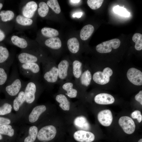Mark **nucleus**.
I'll list each match as a JSON object with an SVG mask.
<instances>
[{
    "mask_svg": "<svg viewBox=\"0 0 142 142\" xmlns=\"http://www.w3.org/2000/svg\"><path fill=\"white\" fill-rule=\"evenodd\" d=\"M82 15V13L81 12H77L74 13L73 15V17L74 18L76 17L79 18L81 17Z\"/></svg>",
    "mask_w": 142,
    "mask_h": 142,
    "instance_id": "obj_43",
    "label": "nucleus"
},
{
    "mask_svg": "<svg viewBox=\"0 0 142 142\" xmlns=\"http://www.w3.org/2000/svg\"><path fill=\"white\" fill-rule=\"evenodd\" d=\"M45 45L53 49H58L62 46V42L58 37L50 38L46 40L45 42Z\"/></svg>",
    "mask_w": 142,
    "mask_h": 142,
    "instance_id": "obj_24",
    "label": "nucleus"
},
{
    "mask_svg": "<svg viewBox=\"0 0 142 142\" xmlns=\"http://www.w3.org/2000/svg\"><path fill=\"white\" fill-rule=\"evenodd\" d=\"M41 32L44 36L50 38L57 36L59 34L57 30L48 27H44L42 28L41 29Z\"/></svg>",
    "mask_w": 142,
    "mask_h": 142,
    "instance_id": "obj_29",
    "label": "nucleus"
},
{
    "mask_svg": "<svg viewBox=\"0 0 142 142\" xmlns=\"http://www.w3.org/2000/svg\"><path fill=\"white\" fill-rule=\"evenodd\" d=\"M74 123L75 127L80 130L87 131L90 129L89 123L86 118L83 116L76 117L74 119Z\"/></svg>",
    "mask_w": 142,
    "mask_h": 142,
    "instance_id": "obj_18",
    "label": "nucleus"
},
{
    "mask_svg": "<svg viewBox=\"0 0 142 142\" xmlns=\"http://www.w3.org/2000/svg\"><path fill=\"white\" fill-rule=\"evenodd\" d=\"M60 86L66 92V94L69 97L74 98L77 97L78 93L77 88L78 86L75 81L69 80L62 82Z\"/></svg>",
    "mask_w": 142,
    "mask_h": 142,
    "instance_id": "obj_11",
    "label": "nucleus"
},
{
    "mask_svg": "<svg viewBox=\"0 0 142 142\" xmlns=\"http://www.w3.org/2000/svg\"><path fill=\"white\" fill-rule=\"evenodd\" d=\"M47 142L44 141V142Z\"/></svg>",
    "mask_w": 142,
    "mask_h": 142,
    "instance_id": "obj_49",
    "label": "nucleus"
},
{
    "mask_svg": "<svg viewBox=\"0 0 142 142\" xmlns=\"http://www.w3.org/2000/svg\"><path fill=\"white\" fill-rule=\"evenodd\" d=\"M35 54L26 52H23L20 53L18 56V60L20 64L42 63L44 60L40 59L41 58L38 57L37 55Z\"/></svg>",
    "mask_w": 142,
    "mask_h": 142,
    "instance_id": "obj_12",
    "label": "nucleus"
},
{
    "mask_svg": "<svg viewBox=\"0 0 142 142\" xmlns=\"http://www.w3.org/2000/svg\"><path fill=\"white\" fill-rule=\"evenodd\" d=\"M11 122L10 120L7 118L0 117V126L9 124Z\"/></svg>",
    "mask_w": 142,
    "mask_h": 142,
    "instance_id": "obj_41",
    "label": "nucleus"
},
{
    "mask_svg": "<svg viewBox=\"0 0 142 142\" xmlns=\"http://www.w3.org/2000/svg\"><path fill=\"white\" fill-rule=\"evenodd\" d=\"M81 1V0H69V2L71 3L72 4H77Z\"/></svg>",
    "mask_w": 142,
    "mask_h": 142,
    "instance_id": "obj_45",
    "label": "nucleus"
},
{
    "mask_svg": "<svg viewBox=\"0 0 142 142\" xmlns=\"http://www.w3.org/2000/svg\"><path fill=\"white\" fill-rule=\"evenodd\" d=\"M113 11L114 13L122 16L128 17L130 15V13L126 8L118 5L114 7Z\"/></svg>",
    "mask_w": 142,
    "mask_h": 142,
    "instance_id": "obj_37",
    "label": "nucleus"
},
{
    "mask_svg": "<svg viewBox=\"0 0 142 142\" xmlns=\"http://www.w3.org/2000/svg\"><path fill=\"white\" fill-rule=\"evenodd\" d=\"M104 1L103 0H88L87 4L92 9H96L99 8Z\"/></svg>",
    "mask_w": 142,
    "mask_h": 142,
    "instance_id": "obj_38",
    "label": "nucleus"
},
{
    "mask_svg": "<svg viewBox=\"0 0 142 142\" xmlns=\"http://www.w3.org/2000/svg\"><path fill=\"white\" fill-rule=\"evenodd\" d=\"M38 129L36 126L30 127L29 130V135L25 139L24 142H34L37 136Z\"/></svg>",
    "mask_w": 142,
    "mask_h": 142,
    "instance_id": "obj_28",
    "label": "nucleus"
},
{
    "mask_svg": "<svg viewBox=\"0 0 142 142\" xmlns=\"http://www.w3.org/2000/svg\"><path fill=\"white\" fill-rule=\"evenodd\" d=\"M0 16L2 20L6 22L12 19L14 17V14L12 11L10 10L2 11L0 13Z\"/></svg>",
    "mask_w": 142,
    "mask_h": 142,
    "instance_id": "obj_34",
    "label": "nucleus"
},
{
    "mask_svg": "<svg viewBox=\"0 0 142 142\" xmlns=\"http://www.w3.org/2000/svg\"><path fill=\"white\" fill-rule=\"evenodd\" d=\"M37 5L34 1L28 2L23 7L22 10V13L24 17L30 18L34 16L37 9Z\"/></svg>",
    "mask_w": 142,
    "mask_h": 142,
    "instance_id": "obj_17",
    "label": "nucleus"
},
{
    "mask_svg": "<svg viewBox=\"0 0 142 142\" xmlns=\"http://www.w3.org/2000/svg\"><path fill=\"white\" fill-rule=\"evenodd\" d=\"M16 96L13 102V107L14 110L16 111H18L20 107L25 102L24 87Z\"/></svg>",
    "mask_w": 142,
    "mask_h": 142,
    "instance_id": "obj_22",
    "label": "nucleus"
},
{
    "mask_svg": "<svg viewBox=\"0 0 142 142\" xmlns=\"http://www.w3.org/2000/svg\"><path fill=\"white\" fill-rule=\"evenodd\" d=\"M94 31V28L92 25L89 24L83 27L80 33V37L83 40L88 39L91 36Z\"/></svg>",
    "mask_w": 142,
    "mask_h": 142,
    "instance_id": "obj_25",
    "label": "nucleus"
},
{
    "mask_svg": "<svg viewBox=\"0 0 142 142\" xmlns=\"http://www.w3.org/2000/svg\"><path fill=\"white\" fill-rule=\"evenodd\" d=\"M13 62V60L8 59L5 62L0 64V90L3 89L8 80L10 68Z\"/></svg>",
    "mask_w": 142,
    "mask_h": 142,
    "instance_id": "obj_9",
    "label": "nucleus"
},
{
    "mask_svg": "<svg viewBox=\"0 0 142 142\" xmlns=\"http://www.w3.org/2000/svg\"><path fill=\"white\" fill-rule=\"evenodd\" d=\"M67 45L69 50L72 53L76 54L79 51V43L75 37L69 39L67 42Z\"/></svg>",
    "mask_w": 142,
    "mask_h": 142,
    "instance_id": "obj_26",
    "label": "nucleus"
},
{
    "mask_svg": "<svg viewBox=\"0 0 142 142\" xmlns=\"http://www.w3.org/2000/svg\"><path fill=\"white\" fill-rule=\"evenodd\" d=\"M39 7L38 9V12L39 15L42 17H45L47 15L49 11V8L45 3L42 2L39 4Z\"/></svg>",
    "mask_w": 142,
    "mask_h": 142,
    "instance_id": "obj_32",
    "label": "nucleus"
},
{
    "mask_svg": "<svg viewBox=\"0 0 142 142\" xmlns=\"http://www.w3.org/2000/svg\"><path fill=\"white\" fill-rule=\"evenodd\" d=\"M25 82L20 78L16 65H13L11 72L3 90L9 96H16L24 87Z\"/></svg>",
    "mask_w": 142,
    "mask_h": 142,
    "instance_id": "obj_1",
    "label": "nucleus"
},
{
    "mask_svg": "<svg viewBox=\"0 0 142 142\" xmlns=\"http://www.w3.org/2000/svg\"><path fill=\"white\" fill-rule=\"evenodd\" d=\"M42 63V78L45 86H53L59 81L57 65L48 59H44Z\"/></svg>",
    "mask_w": 142,
    "mask_h": 142,
    "instance_id": "obj_2",
    "label": "nucleus"
},
{
    "mask_svg": "<svg viewBox=\"0 0 142 142\" xmlns=\"http://www.w3.org/2000/svg\"><path fill=\"white\" fill-rule=\"evenodd\" d=\"M132 40L135 43V48L136 50H140L142 49V35L139 33H135L132 37Z\"/></svg>",
    "mask_w": 142,
    "mask_h": 142,
    "instance_id": "obj_30",
    "label": "nucleus"
},
{
    "mask_svg": "<svg viewBox=\"0 0 142 142\" xmlns=\"http://www.w3.org/2000/svg\"><path fill=\"white\" fill-rule=\"evenodd\" d=\"M5 37L4 32L0 29V42L3 40Z\"/></svg>",
    "mask_w": 142,
    "mask_h": 142,
    "instance_id": "obj_44",
    "label": "nucleus"
},
{
    "mask_svg": "<svg viewBox=\"0 0 142 142\" xmlns=\"http://www.w3.org/2000/svg\"><path fill=\"white\" fill-rule=\"evenodd\" d=\"M2 139V135L0 134V140H1Z\"/></svg>",
    "mask_w": 142,
    "mask_h": 142,
    "instance_id": "obj_47",
    "label": "nucleus"
},
{
    "mask_svg": "<svg viewBox=\"0 0 142 142\" xmlns=\"http://www.w3.org/2000/svg\"><path fill=\"white\" fill-rule=\"evenodd\" d=\"M0 134L12 136L14 134V130L10 125H5L0 126Z\"/></svg>",
    "mask_w": 142,
    "mask_h": 142,
    "instance_id": "obj_31",
    "label": "nucleus"
},
{
    "mask_svg": "<svg viewBox=\"0 0 142 142\" xmlns=\"http://www.w3.org/2000/svg\"><path fill=\"white\" fill-rule=\"evenodd\" d=\"M12 43L15 45L22 49H25L28 46V44L26 40L24 38L14 35L11 38Z\"/></svg>",
    "mask_w": 142,
    "mask_h": 142,
    "instance_id": "obj_27",
    "label": "nucleus"
},
{
    "mask_svg": "<svg viewBox=\"0 0 142 142\" xmlns=\"http://www.w3.org/2000/svg\"><path fill=\"white\" fill-rule=\"evenodd\" d=\"M3 4L2 3H0V10L3 7Z\"/></svg>",
    "mask_w": 142,
    "mask_h": 142,
    "instance_id": "obj_46",
    "label": "nucleus"
},
{
    "mask_svg": "<svg viewBox=\"0 0 142 142\" xmlns=\"http://www.w3.org/2000/svg\"><path fill=\"white\" fill-rule=\"evenodd\" d=\"M47 4L55 13L58 14L60 13V8L57 0H48Z\"/></svg>",
    "mask_w": 142,
    "mask_h": 142,
    "instance_id": "obj_36",
    "label": "nucleus"
},
{
    "mask_svg": "<svg viewBox=\"0 0 142 142\" xmlns=\"http://www.w3.org/2000/svg\"><path fill=\"white\" fill-rule=\"evenodd\" d=\"M118 123L125 133L130 134L134 131L135 124L133 120L130 117L127 116H122L119 118Z\"/></svg>",
    "mask_w": 142,
    "mask_h": 142,
    "instance_id": "obj_10",
    "label": "nucleus"
},
{
    "mask_svg": "<svg viewBox=\"0 0 142 142\" xmlns=\"http://www.w3.org/2000/svg\"><path fill=\"white\" fill-rule=\"evenodd\" d=\"M57 67L59 80L62 81L70 80V78L73 76L72 63H70L67 60H63L57 65Z\"/></svg>",
    "mask_w": 142,
    "mask_h": 142,
    "instance_id": "obj_5",
    "label": "nucleus"
},
{
    "mask_svg": "<svg viewBox=\"0 0 142 142\" xmlns=\"http://www.w3.org/2000/svg\"><path fill=\"white\" fill-rule=\"evenodd\" d=\"M138 142H142V139H140Z\"/></svg>",
    "mask_w": 142,
    "mask_h": 142,
    "instance_id": "obj_48",
    "label": "nucleus"
},
{
    "mask_svg": "<svg viewBox=\"0 0 142 142\" xmlns=\"http://www.w3.org/2000/svg\"><path fill=\"white\" fill-rule=\"evenodd\" d=\"M135 99L142 105V91H140L135 97Z\"/></svg>",
    "mask_w": 142,
    "mask_h": 142,
    "instance_id": "obj_42",
    "label": "nucleus"
},
{
    "mask_svg": "<svg viewBox=\"0 0 142 142\" xmlns=\"http://www.w3.org/2000/svg\"><path fill=\"white\" fill-rule=\"evenodd\" d=\"M73 137L76 140L79 142H92L95 138V136L92 133L83 130L75 131Z\"/></svg>",
    "mask_w": 142,
    "mask_h": 142,
    "instance_id": "obj_14",
    "label": "nucleus"
},
{
    "mask_svg": "<svg viewBox=\"0 0 142 142\" xmlns=\"http://www.w3.org/2000/svg\"><path fill=\"white\" fill-rule=\"evenodd\" d=\"M9 56V52L7 48L0 45V64L6 61Z\"/></svg>",
    "mask_w": 142,
    "mask_h": 142,
    "instance_id": "obj_33",
    "label": "nucleus"
},
{
    "mask_svg": "<svg viewBox=\"0 0 142 142\" xmlns=\"http://www.w3.org/2000/svg\"><path fill=\"white\" fill-rule=\"evenodd\" d=\"M16 20L18 23L24 26H30L33 22V20L31 18L26 17L21 15L17 16Z\"/></svg>",
    "mask_w": 142,
    "mask_h": 142,
    "instance_id": "obj_35",
    "label": "nucleus"
},
{
    "mask_svg": "<svg viewBox=\"0 0 142 142\" xmlns=\"http://www.w3.org/2000/svg\"><path fill=\"white\" fill-rule=\"evenodd\" d=\"M46 110V106L44 105H39L34 107L29 116V121L32 123L36 122L40 115Z\"/></svg>",
    "mask_w": 142,
    "mask_h": 142,
    "instance_id": "obj_19",
    "label": "nucleus"
},
{
    "mask_svg": "<svg viewBox=\"0 0 142 142\" xmlns=\"http://www.w3.org/2000/svg\"><path fill=\"white\" fill-rule=\"evenodd\" d=\"M94 100L97 104L102 105L111 104L114 103L115 99L111 95L106 93H101L95 96Z\"/></svg>",
    "mask_w": 142,
    "mask_h": 142,
    "instance_id": "obj_16",
    "label": "nucleus"
},
{
    "mask_svg": "<svg viewBox=\"0 0 142 142\" xmlns=\"http://www.w3.org/2000/svg\"><path fill=\"white\" fill-rule=\"evenodd\" d=\"M82 65V63L77 60H74L72 63V73L75 81L79 79L83 72Z\"/></svg>",
    "mask_w": 142,
    "mask_h": 142,
    "instance_id": "obj_21",
    "label": "nucleus"
},
{
    "mask_svg": "<svg viewBox=\"0 0 142 142\" xmlns=\"http://www.w3.org/2000/svg\"><path fill=\"white\" fill-rule=\"evenodd\" d=\"M97 118L100 124L105 126H110L113 120L112 113L109 109H105L100 111L98 114Z\"/></svg>",
    "mask_w": 142,
    "mask_h": 142,
    "instance_id": "obj_15",
    "label": "nucleus"
},
{
    "mask_svg": "<svg viewBox=\"0 0 142 142\" xmlns=\"http://www.w3.org/2000/svg\"><path fill=\"white\" fill-rule=\"evenodd\" d=\"M120 44V40L115 38L104 42L97 45L96 48L97 52L100 53H107L110 52L112 48L114 49L118 48Z\"/></svg>",
    "mask_w": 142,
    "mask_h": 142,
    "instance_id": "obj_8",
    "label": "nucleus"
},
{
    "mask_svg": "<svg viewBox=\"0 0 142 142\" xmlns=\"http://www.w3.org/2000/svg\"><path fill=\"white\" fill-rule=\"evenodd\" d=\"M56 100L59 103V107L63 110L68 111L70 108V103L67 97L64 94H60L55 97Z\"/></svg>",
    "mask_w": 142,
    "mask_h": 142,
    "instance_id": "obj_23",
    "label": "nucleus"
},
{
    "mask_svg": "<svg viewBox=\"0 0 142 142\" xmlns=\"http://www.w3.org/2000/svg\"><path fill=\"white\" fill-rule=\"evenodd\" d=\"M126 75L128 79L134 84L142 85V73L141 71L135 68H131L128 71Z\"/></svg>",
    "mask_w": 142,
    "mask_h": 142,
    "instance_id": "obj_13",
    "label": "nucleus"
},
{
    "mask_svg": "<svg viewBox=\"0 0 142 142\" xmlns=\"http://www.w3.org/2000/svg\"><path fill=\"white\" fill-rule=\"evenodd\" d=\"M12 107L11 104L7 102L4 103L0 106V115H4L10 113Z\"/></svg>",
    "mask_w": 142,
    "mask_h": 142,
    "instance_id": "obj_39",
    "label": "nucleus"
},
{
    "mask_svg": "<svg viewBox=\"0 0 142 142\" xmlns=\"http://www.w3.org/2000/svg\"><path fill=\"white\" fill-rule=\"evenodd\" d=\"M57 130L53 125H49L42 128L38 132L37 138L40 141H49L53 139L55 136Z\"/></svg>",
    "mask_w": 142,
    "mask_h": 142,
    "instance_id": "obj_6",
    "label": "nucleus"
},
{
    "mask_svg": "<svg viewBox=\"0 0 142 142\" xmlns=\"http://www.w3.org/2000/svg\"><path fill=\"white\" fill-rule=\"evenodd\" d=\"M92 78L90 72L88 69L82 72L79 79L75 82L77 84L79 83L82 86L88 87L90 84Z\"/></svg>",
    "mask_w": 142,
    "mask_h": 142,
    "instance_id": "obj_20",
    "label": "nucleus"
},
{
    "mask_svg": "<svg viewBox=\"0 0 142 142\" xmlns=\"http://www.w3.org/2000/svg\"><path fill=\"white\" fill-rule=\"evenodd\" d=\"M43 86L38 80L30 79L25 82L24 86L25 102L29 104L33 103L35 101L38 91Z\"/></svg>",
    "mask_w": 142,
    "mask_h": 142,
    "instance_id": "obj_4",
    "label": "nucleus"
},
{
    "mask_svg": "<svg viewBox=\"0 0 142 142\" xmlns=\"http://www.w3.org/2000/svg\"><path fill=\"white\" fill-rule=\"evenodd\" d=\"M113 73L112 69L109 67L105 68L102 72L97 71L94 73L93 79L96 83L103 85L108 83L110 80V77Z\"/></svg>",
    "mask_w": 142,
    "mask_h": 142,
    "instance_id": "obj_7",
    "label": "nucleus"
},
{
    "mask_svg": "<svg viewBox=\"0 0 142 142\" xmlns=\"http://www.w3.org/2000/svg\"><path fill=\"white\" fill-rule=\"evenodd\" d=\"M131 116L134 119H137L138 122L140 123L142 120V115L141 112L138 110H136L131 114Z\"/></svg>",
    "mask_w": 142,
    "mask_h": 142,
    "instance_id": "obj_40",
    "label": "nucleus"
},
{
    "mask_svg": "<svg viewBox=\"0 0 142 142\" xmlns=\"http://www.w3.org/2000/svg\"><path fill=\"white\" fill-rule=\"evenodd\" d=\"M21 74L31 80L39 81L41 78L40 63H27L19 64Z\"/></svg>",
    "mask_w": 142,
    "mask_h": 142,
    "instance_id": "obj_3",
    "label": "nucleus"
}]
</instances>
